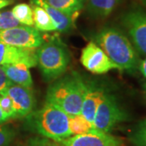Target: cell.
Masks as SVG:
<instances>
[{"instance_id":"cell-19","label":"cell","mask_w":146,"mask_h":146,"mask_svg":"<svg viewBox=\"0 0 146 146\" xmlns=\"http://www.w3.org/2000/svg\"><path fill=\"white\" fill-rule=\"evenodd\" d=\"M11 12L22 25L34 27L33 9L30 5L27 3L17 4L11 9Z\"/></svg>"},{"instance_id":"cell-18","label":"cell","mask_w":146,"mask_h":146,"mask_svg":"<svg viewBox=\"0 0 146 146\" xmlns=\"http://www.w3.org/2000/svg\"><path fill=\"white\" fill-rule=\"evenodd\" d=\"M69 128L72 136L82 135L96 130L94 129V124L86 119L81 114L69 117Z\"/></svg>"},{"instance_id":"cell-24","label":"cell","mask_w":146,"mask_h":146,"mask_svg":"<svg viewBox=\"0 0 146 146\" xmlns=\"http://www.w3.org/2000/svg\"><path fill=\"white\" fill-rule=\"evenodd\" d=\"M25 146H59L55 141L45 137H33L28 140Z\"/></svg>"},{"instance_id":"cell-5","label":"cell","mask_w":146,"mask_h":146,"mask_svg":"<svg viewBox=\"0 0 146 146\" xmlns=\"http://www.w3.org/2000/svg\"><path fill=\"white\" fill-rule=\"evenodd\" d=\"M128 119V115L113 94L104 90L93 122L94 129L110 133L119 123Z\"/></svg>"},{"instance_id":"cell-11","label":"cell","mask_w":146,"mask_h":146,"mask_svg":"<svg viewBox=\"0 0 146 146\" xmlns=\"http://www.w3.org/2000/svg\"><path fill=\"white\" fill-rule=\"evenodd\" d=\"M25 63L29 68L36 66V49L23 48L0 42V66Z\"/></svg>"},{"instance_id":"cell-23","label":"cell","mask_w":146,"mask_h":146,"mask_svg":"<svg viewBox=\"0 0 146 146\" xmlns=\"http://www.w3.org/2000/svg\"><path fill=\"white\" fill-rule=\"evenodd\" d=\"M16 136V131L9 125H0V146H9Z\"/></svg>"},{"instance_id":"cell-29","label":"cell","mask_w":146,"mask_h":146,"mask_svg":"<svg viewBox=\"0 0 146 146\" xmlns=\"http://www.w3.org/2000/svg\"><path fill=\"white\" fill-rule=\"evenodd\" d=\"M143 88H144V91H145V98H146V83L144 84Z\"/></svg>"},{"instance_id":"cell-25","label":"cell","mask_w":146,"mask_h":146,"mask_svg":"<svg viewBox=\"0 0 146 146\" xmlns=\"http://www.w3.org/2000/svg\"><path fill=\"white\" fill-rule=\"evenodd\" d=\"M11 84V82L9 80V79L7 77L3 68L0 66V92L3 90H5Z\"/></svg>"},{"instance_id":"cell-22","label":"cell","mask_w":146,"mask_h":146,"mask_svg":"<svg viewBox=\"0 0 146 146\" xmlns=\"http://www.w3.org/2000/svg\"><path fill=\"white\" fill-rule=\"evenodd\" d=\"M0 107L3 110L8 119L15 118V110L12 100L5 90L0 92Z\"/></svg>"},{"instance_id":"cell-15","label":"cell","mask_w":146,"mask_h":146,"mask_svg":"<svg viewBox=\"0 0 146 146\" xmlns=\"http://www.w3.org/2000/svg\"><path fill=\"white\" fill-rule=\"evenodd\" d=\"M122 0H85L87 10L93 16L107 17L119 6Z\"/></svg>"},{"instance_id":"cell-17","label":"cell","mask_w":146,"mask_h":146,"mask_svg":"<svg viewBox=\"0 0 146 146\" xmlns=\"http://www.w3.org/2000/svg\"><path fill=\"white\" fill-rule=\"evenodd\" d=\"M48 4L52 6L63 13L75 18L83 8L85 0H45Z\"/></svg>"},{"instance_id":"cell-14","label":"cell","mask_w":146,"mask_h":146,"mask_svg":"<svg viewBox=\"0 0 146 146\" xmlns=\"http://www.w3.org/2000/svg\"><path fill=\"white\" fill-rule=\"evenodd\" d=\"M30 3L43 7L48 15L50 16L54 24L56 26V31L59 33H66L72 29L74 18L63 13L52 6L48 4L45 0H30Z\"/></svg>"},{"instance_id":"cell-16","label":"cell","mask_w":146,"mask_h":146,"mask_svg":"<svg viewBox=\"0 0 146 146\" xmlns=\"http://www.w3.org/2000/svg\"><path fill=\"white\" fill-rule=\"evenodd\" d=\"M32 4L34 28L39 32H54L56 31V26L48 15L46 10L36 4Z\"/></svg>"},{"instance_id":"cell-28","label":"cell","mask_w":146,"mask_h":146,"mask_svg":"<svg viewBox=\"0 0 146 146\" xmlns=\"http://www.w3.org/2000/svg\"><path fill=\"white\" fill-rule=\"evenodd\" d=\"M14 3V0H0V9H3Z\"/></svg>"},{"instance_id":"cell-21","label":"cell","mask_w":146,"mask_h":146,"mask_svg":"<svg viewBox=\"0 0 146 146\" xmlns=\"http://www.w3.org/2000/svg\"><path fill=\"white\" fill-rule=\"evenodd\" d=\"M21 23L13 16L11 11H0V30L21 26Z\"/></svg>"},{"instance_id":"cell-1","label":"cell","mask_w":146,"mask_h":146,"mask_svg":"<svg viewBox=\"0 0 146 146\" xmlns=\"http://www.w3.org/2000/svg\"><path fill=\"white\" fill-rule=\"evenodd\" d=\"M94 42L115 63L120 71L134 72L139 66L137 53L129 38L114 27L101 29L94 37Z\"/></svg>"},{"instance_id":"cell-26","label":"cell","mask_w":146,"mask_h":146,"mask_svg":"<svg viewBox=\"0 0 146 146\" xmlns=\"http://www.w3.org/2000/svg\"><path fill=\"white\" fill-rule=\"evenodd\" d=\"M138 68L140 69L141 72L142 73V75L146 78V57L141 61V63H139Z\"/></svg>"},{"instance_id":"cell-10","label":"cell","mask_w":146,"mask_h":146,"mask_svg":"<svg viewBox=\"0 0 146 146\" xmlns=\"http://www.w3.org/2000/svg\"><path fill=\"white\" fill-rule=\"evenodd\" d=\"M6 92L12 100L15 118H26L33 111L35 106V98L32 88H28L11 83L6 89Z\"/></svg>"},{"instance_id":"cell-8","label":"cell","mask_w":146,"mask_h":146,"mask_svg":"<svg viewBox=\"0 0 146 146\" xmlns=\"http://www.w3.org/2000/svg\"><path fill=\"white\" fill-rule=\"evenodd\" d=\"M80 62L89 72L97 75L105 74L111 70H120L94 42L88 43L82 50Z\"/></svg>"},{"instance_id":"cell-7","label":"cell","mask_w":146,"mask_h":146,"mask_svg":"<svg viewBox=\"0 0 146 146\" xmlns=\"http://www.w3.org/2000/svg\"><path fill=\"white\" fill-rule=\"evenodd\" d=\"M123 25L135 50L146 57V13L131 11L123 16Z\"/></svg>"},{"instance_id":"cell-30","label":"cell","mask_w":146,"mask_h":146,"mask_svg":"<svg viewBox=\"0 0 146 146\" xmlns=\"http://www.w3.org/2000/svg\"><path fill=\"white\" fill-rule=\"evenodd\" d=\"M143 2H144V3H145L146 6V0H143Z\"/></svg>"},{"instance_id":"cell-20","label":"cell","mask_w":146,"mask_h":146,"mask_svg":"<svg viewBox=\"0 0 146 146\" xmlns=\"http://www.w3.org/2000/svg\"><path fill=\"white\" fill-rule=\"evenodd\" d=\"M129 140L136 146H146V119L139 122L131 131Z\"/></svg>"},{"instance_id":"cell-2","label":"cell","mask_w":146,"mask_h":146,"mask_svg":"<svg viewBox=\"0 0 146 146\" xmlns=\"http://www.w3.org/2000/svg\"><path fill=\"white\" fill-rule=\"evenodd\" d=\"M86 88L78 73L72 72L54 80L47 89L46 102L72 116L80 114Z\"/></svg>"},{"instance_id":"cell-13","label":"cell","mask_w":146,"mask_h":146,"mask_svg":"<svg viewBox=\"0 0 146 146\" xmlns=\"http://www.w3.org/2000/svg\"><path fill=\"white\" fill-rule=\"evenodd\" d=\"M3 72L11 83L32 88V79L30 68L25 63H14L2 66Z\"/></svg>"},{"instance_id":"cell-3","label":"cell","mask_w":146,"mask_h":146,"mask_svg":"<svg viewBox=\"0 0 146 146\" xmlns=\"http://www.w3.org/2000/svg\"><path fill=\"white\" fill-rule=\"evenodd\" d=\"M69 117L63 110L46 102L41 109L27 116L26 125L29 129L42 137L59 142L72 136Z\"/></svg>"},{"instance_id":"cell-6","label":"cell","mask_w":146,"mask_h":146,"mask_svg":"<svg viewBox=\"0 0 146 146\" xmlns=\"http://www.w3.org/2000/svg\"><path fill=\"white\" fill-rule=\"evenodd\" d=\"M44 42L41 32L34 27L21 26L0 30V42L23 48L36 49Z\"/></svg>"},{"instance_id":"cell-9","label":"cell","mask_w":146,"mask_h":146,"mask_svg":"<svg viewBox=\"0 0 146 146\" xmlns=\"http://www.w3.org/2000/svg\"><path fill=\"white\" fill-rule=\"evenodd\" d=\"M57 143L59 146H126L119 137L97 130L72 136Z\"/></svg>"},{"instance_id":"cell-27","label":"cell","mask_w":146,"mask_h":146,"mask_svg":"<svg viewBox=\"0 0 146 146\" xmlns=\"http://www.w3.org/2000/svg\"><path fill=\"white\" fill-rule=\"evenodd\" d=\"M9 119L8 117L6 115V114L3 112V110L0 107V125L1 124H4L7 121H8Z\"/></svg>"},{"instance_id":"cell-4","label":"cell","mask_w":146,"mask_h":146,"mask_svg":"<svg viewBox=\"0 0 146 146\" xmlns=\"http://www.w3.org/2000/svg\"><path fill=\"white\" fill-rule=\"evenodd\" d=\"M36 65L47 81L55 80L67 71L71 56L67 46L60 40L52 38L43 42L36 49Z\"/></svg>"},{"instance_id":"cell-12","label":"cell","mask_w":146,"mask_h":146,"mask_svg":"<svg viewBox=\"0 0 146 146\" xmlns=\"http://www.w3.org/2000/svg\"><path fill=\"white\" fill-rule=\"evenodd\" d=\"M103 92L104 89L100 88L96 84H86L80 114L92 123Z\"/></svg>"}]
</instances>
